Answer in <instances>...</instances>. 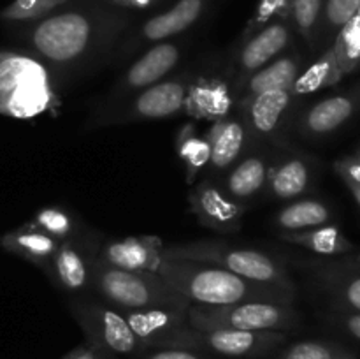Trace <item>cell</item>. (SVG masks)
<instances>
[{"label": "cell", "mask_w": 360, "mask_h": 359, "mask_svg": "<svg viewBox=\"0 0 360 359\" xmlns=\"http://www.w3.org/2000/svg\"><path fill=\"white\" fill-rule=\"evenodd\" d=\"M125 20L95 7H72L32 21L27 42L56 70L77 69L109 48Z\"/></svg>", "instance_id": "cell-1"}, {"label": "cell", "mask_w": 360, "mask_h": 359, "mask_svg": "<svg viewBox=\"0 0 360 359\" xmlns=\"http://www.w3.org/2000/svg\"><path fill=\"white\" fill-rule=\"evenodd\" d=\"M165 284L197 306H227L245 301L294 305L295 292L248 280L220 266L197 260L164 259L157 271Z\"/></svg>", "instance_id": "cell-2"}, {"label": "cell", "mask_w": 360, "mask_h": 359, "mask_svg": "<svg viewBox=\"0 0 360 359\" xmlns=\"http://www.w3.org/2000/svg\"><path fill=\"white\" fill-rule=\"evenodd\" d=\"M62 106L58 80L34 53L0 51V115L35 120L56 115Z\"/></svg>", "instance_id": "cell-3"}, {"label": "cell", "mask_w": 360, "mask_h": 359, "mask_svg": "<svg viewBox=\"0 0 360 359\" xmlns=\"http://www.w3.org/2000/svg\"><path fill=\"white\" fill-rule=\"evenodd\" d=\"M90 289L120 312L157 306L190 308V301L172 291L155 271H127L111 267L90 256Z\"/></svg>", "instance_id": "cell-4"}, {"label": "cell", "mask_w": 360, "mask_h": 359, "mask_svg": "<svg viewBox=\"0 0 360 359\" xmlns=\"http://www.w3.org/2000/svg\"><path fill=\"white\" fill-rule=\"evenodd\" d=\"M164 259H185L214 264L248 280L295 292L294 280L288 275L287 266L264 250L236 246L218 239L214 241L200 239V241L164 246Z\"/></svg>", "instance_id": "cell-5"}, {"label": "cell", "mask_w": 360, "mask_h": 359, "mask_svg": "<svg viewBox=\"0 0 360 359\" xmlns=\"http://www.w3.org/2000/svg\"><path fill=\"white\" fill-rule=\"evenodd\" d=\"M188 324L195 329H227L243 331H287L299 326V315L294 305L273 301H245L227 306L190 305Z\"/></svg>", "instance_id": "cell-6"}, {"label": "cell", "mask_w": 360, "mask_h": 359, "mask_svg": "<svg viewBox=\"0 0 360 359\" xmlns=\"http://www.w3.org/2000/svg\"><path fill=\"white\" fill-rule=\"evenodd\" d=\"M287 341V333L281 331H243L214 327L195 329L190 324L183 326L164 341L162 347L192 348L206 354L225 358H259L274 351Z\"/></svg>", "instance_id": "cell-7"}, {"label": "cell", "mask_w": 360, "mask_h": 359, "mask_svg": "<svg viewBox=\"0 0 360 359\" xmlns=\"http://www.w3.org/2000/svg\"><path fill=\"white\" fill-rule=\"evenodd\" d=\"M69 310L91 347L109 355L144 352L143 344L130 329L123 313L101 298H74L69 301Z\"/></svg>", "instance_id": "cell-8"}, {"label": "cell", "mask_w": 360, "mask_h": 359, "mask_svg": "<svg viewBox=\"0 0 360 359\" xmlns=\"http://www.w3.org/2000/svg\"><path fill=\"white\" fill-rule=\"evenodd\" d=\"M192 76L188 73L165 77L116 106L102 109L98 125H122V123L162 120L183 113L186 92Z\"/></svg>", "instance_id": "cell-9"}, {"label": "cell", "mask_w": 360, "mask_h": 359, "mask_svg": "<svg viewBox=\"0 0 360 359\" xmlns=\"http://www.w3.org/2000/svg\"><path fill=\"white\" fill-rule=\"evenodd\" d=\"M253 144L285 146V136L294 122V104L290 88L271 90L255 97L236 102Z\"/></svg>", "instance_id": "cell-10"}, {"label": "cell", "mask_w": 360, "mask_h": 359, "mask_svg": "<svg viewBox=\"0 0 360 359\" xmlns=\"http://www.w3.org/2000/svg\"><path fill=\"white\" fill-rule=\"evenodd\" d=\"M294 34L295 30L290 20H276L250 35L248 39H243L231 70L236 97L250 76L290 48Z\"/></svg>", "instance_id": "cell-11"}, {"label": "cell", "mask_w": 360, "mask_h": 359, "mask_svg": "<svg viewBox=\"0 0 360 359\" xmlns=\"http://www.w3.org/2000/svg\"><path fill=\"white\" fill-rule=\"evenodd\" d=\"M359 113L360 81L341 94L322 99L309 108H302L288 132L297 134L302 139H322L338 132Z\"/></svg>", "instance_id": "cell-12"}, {"label": "cell", "mask_w": 360, "mask_h": 359, "mask_svg": "<svg viewBox=\"0 0 360 359\" xmlns=\"http://www.w3.org/2000/svg\"><path fill=\"white\" fill-rule=\"evenodd\" d=\"M183 56V48L179 42L160 41L155 42L143 56L136 60L129 69L125 70L118 83L115 84L109 97L108 106L118 104L125 99L132 97L137 92L158 83V81L169 77V74L176 69ZM102 108V109H105Z\"/></svg>", "instance_id": "cell-13"}, {"label": "cell", "mask_w": 360, "mask_h": 359, "mask_svg": "<svg viewBox=\"0 0 360 359\" xmlns=\"http://www.w3.org/2000/svg\"><path fill=\"white\" fill-rule=\"evenodd\" d=\"M188 204L192 213L204 227L220 234H232L239 231L243 217L248 210V206L231 199L221 190L217 180L206 176L190 190Z\"/></svg>", "instance_id": "cell-14"}, {"label": "cell", "mask_w": 360, "mask_h": 359, "mask_svg": "<svg viewBox=\"0 0 360 359\" xmlns=\"http://www.w3.org/2000/svg\"><path fill=\"white\" fill-rule=\"evenodd\" d=\"M274 158L276 151L271 150L269 144H255L217 180L218 185L231 199L248 206L253 199L266 192Z\"/></svg>", "instance_id": "cell-15"}, {"label": "cell", "mask_w": 360, "mask_h": 359, "mask_svg": "<svg viewBox=\"0 0 360 359\" xmlns=\"http://www.w3.org/2000/svg\"><path fill=\"white\" fill-rule=\"evenodd\" d=\"M204 136L211 151L206 178L211 180H220L250 148L255 146L238 111L211 123Z\"/></svg>", "instance_id": "cell-16"}, {"label": "cell", "mask_w": 360, "mask_h": 359, "mask_svg": "<svg viewBox=\"0 0 360 359\" xmlns=\"http://www.w3.org/2000/svg\"><path fill=\"white\" fill-rule=\"evenodd\" d=\"M164 241L153 234L127 236V238L104 241L94 257L118 270L157 273L164 260Z\"/></svg>", "instance_id": "cell-17"}, {"label": "cell", "mask_w": 360, "mask_h": 359, "mask_svg": "<svg viewBox=\"0 0 360 359\" xmlns=\"http://www.w3.org/2000/svg\"><path fill=\"white\" fill-rule=\"evenodd\" d=\"M236 109L234 83L229 76H197L190 81L183 113L193 120L213 123L227 118Z\"/></svg>", "instance_id": "cell-18"}, {"label": "cell", "mask_w": 360, "mask_h": 359, "mask_svg": "<svg viewBox=\"0 0 360 359\" xmlns=\"http://www.w3.org/2000/svg\"><path fill=\"white\" fill-rule=\"evenodd\" d=\"M122 313L130 329L141 340L144 351L162 347L171 334L188 324V308L157 306V308L130 310Z\"/></svg>", "instance_id": "cell-19"}, {"label": "cell", "mask_w": 360, "mask_h": 359, "mask_svg": "<svg viewBox=\"0 0 360 359\" xmlns=\"http://www.w3.org/2000/svg\"><path fill=\"white\" fill-rule=\"evenodd\" d=\"M90 250H84L77 238L60 241L49 266L48 277L65 292H83L90 289Z\"/></svg>", "instance_id": "cell-20"}, {"label": "cell", "mask_w": 360, "mask_h": 359, "mask_svg": "<svg viewBox=\"0 0 360 359\" xmlns=\"http://www.w3.org/2000/svg\"><path fill=\"white\" fill-rule=\"evenodd\" d=\"M313 164L308 157L288 153L274 158L266 192L273 199L294 201L304 196L313 185Z\"/></svg>", "instance_id": "cell-21"}, {"label": "cell", "mask_w": 360, "mask_h": 359, "mask_svg": "<svg viewBox=\"0 0 360 359\" xmlns=\"http://www.w3.org/2000/svg\"><path fill=\"white\" fill-rule=\"evenodd\" d=\"M0 246L6 252L21 257V259L28 260L34 266L41 267L48 275L53 257H55L56 250L60 246V241L53 236L46 234L34 222L28 220L18 229H13V231L0 236Z\"/></svg>", "instance_id": "cell-22"}, {"label": "cell", "mask_w": 360, "mask_h": 359, "mask_svg": "<svg viewBox=\"0 0 360 359\" xmlns=\"http://www.w3.org/2000/svg\"><path fill=\"white\" fill-rule=\"evenodd\" d=\"M308 267L330 296L350 312L360 313V270L347 260H309Z\"/></svg>", "instance_id": "cell-23"}, {"label": "cell", "mask_w": 360, "mask_h": 359, "mask_svg": "<svg viewBox=\"0 0 360 359\" xmlns=\"http://www.w3.org/2000/svg\"><path fill=\"white\" fill-rule=\"evenodd\" d=\"M302 63H304V60H302L301 53L295 51V49L294 51L287 49V51L271 60L267 65H264L262 69L257 70L253 76L246 80L241 90L238 92L236 102L255 97V95L264 94V92L292 88L294 81L297 80V76L304 69Z\"/></svg>", "instance_id": "cell-24"}, {"label": "cell", "mask_w": 360, "mask_h": 359, "mask_svg": "<svg viewBox=\"0 0 360 359\" xmlns=\"http://www.w3.org/2000/svg\"><path fill=\"white\" fill-rule=\"evenodd\" d=\"M206 6L207 0H178L169 11L144 21L139 39L143 42H160L176 37L200 20Z\"/></svg>", "instance_id": "cell-25"}, {"label": "cell", "mask_w": 360, "mask_h": 359, "mask_svg": "<svg viewBox=\"0 0 360 359\" xmlns=\"http://www.w3.org/2000/svg\"><path fill=\"white\" fill-rule=\"evenodd\" d=\"M340 67H338L336 55H334L333 44L327 46L322 51V55L315 60L309 67L302 69L297 80L292 84V104H294V115L302 109V101L309 95L316 94V92L323 90V88L334 87L343 80ZM295 120V118H294Z\"/></svg>", "instance_id": "cell-26"}, {"label": "cell", "mask_w": 360, "mask_h": 359, "mask_svg": "<svg viewBox=\"0 0 360 359\" xmlns=\"http://www.w3.org/2000/svg\"><path fill=\"white\" fill-rule=\"evenodd\" d=\"M278 236H280L281 241L302 246V248L311 250V252L326 257L345 256V253H352L355 250V245L341 232V229L329 224L304 229V231L280 232Z\"/></svg>", "instance_id": "cell-27"}, {"label": "cell", "mask_w": 360, "mask_h": 359, "mask_svg": "<svg viewBox=\"0 0 360 359\" xmlns=\"http://www.w3.org/2000/svg\"><path fill=\"white\" fill-rule=\"evenodd\" d=\"M330 218L333 211L326 203L319 199H299L285 204L274 215V225L281 229V232L304 231L329 224Z\"/></svg>", "instance_id": "cell-28"}, {"label": "cell", "mask_w": 360, "mask_h": 359, "mask_svg": "<svg viewBox=\"0 0 360 359\" xmlns=\"http://www.w3.org/2000/svg\"><path fill=\"white\" fill-rule=\"evenodd\" d=\"M176 151H178L179 160L185 165L186 183L192 185L199 172L207 168L210 164V143L206 136L199 134L195 123H185L178 130L176 136Z\"/></svg>", "instance_id": "cell-29"}, {"label": "cell", "mask_w": 360, "mask_h": 359, "mask_svg": "<svg viewBox=\"0 0 360 359\" xmlns=\"http://www.w3.org/2000/svg\"><path fill=\"white\" fill-rule=\"evenodd\" d=\"M334 55L341 74L355 73L360 67V7L333 41Z\"/></svg>", "instance_id": "cell-30"}, {"label": "cell", "mask_w": 360, "mask_h": 359, "mask_svg": "<svg viewBox=\"0 0 360 359\" xmlns=\"http://www.w3.org/2000/svg\"><path fill=\"white\" fill-rule=\"evenodd\" d=\"M359 7L360 0H326L323 2L322 18H320L316 46L326 44V42L327 46L333 44L338 32L350 21V18L357 13Z\"/></svg>", "instance_id": "cell-31"}, {"label": "cell", "mask_w": 360, "mask_h": 359, "mask_svg": "<svg viewBox=\"0 0 360 359\" xmlns=\"http://www.w3.org/2000/svg\"><path fill=\"white\" fill-rule=\"evenodd\" d=\"M323 2L326 0H292L290 23L311 49L316 48Z\"/></svg>", "instance_id": "cell-32"}, {"label": "cell", "mask_w": 360, "mask_h": 359, "mask_svg": "<svg viewBox=\"0 0 360 359\" xmlns=\"http://www.w3.org/2000/svg\"><path fill=\"white\" fill-rule=\"evenodd\" d=\"M39 229L46 234L53 236L58 241L77 238V220L72 217L69 210L60 206H44L32 218Z\"/></svg>", "instance_id": "cell-33"}, {"label": "cell", "mask_w": 360, "mask_h": 359, "mask_svg": "<svg viewBox=\"0 0 360 359\" xmlns=\"http://www.w3.org/2000/svg\"><path fill=\"white\" fill-rule=\"evenodd\" d=\"M276 359H357V355L333 341L304 340L292 344Z\"/></svg>", "instance_id": "cell-34"}, {"label": "cell", "mask_w": 360, "mask_h": 359, "mask_svg": "<svg viewBox=\"0 0 360 359\" xmlns=\"http://www.w3.org/2000/svg\"><path fill=\"white\" fill-rule=\"evenodd\" d=\"M69 0H14L4 7L0 18L6 21H37L65 6Z\"/></svg>", "instance_id": "cell-35"}, {"label": "cell", "mask_w": 360, "mask_h": 359, "mask_svg": "<svg viewBox=\"0 0 360 359\" xmlns=\"http://www.w3.org/2000/svg\"><path fill=\"white\" fill-rule=\"evenodd\" d=\"M292 0H259L253 16L246 23L241 39H248L260 28L276 20H290Z\"/></svg>", "instance_id": "cell-36"}, {"label": "cell", "mask_w": 360, "mask_h": 359, "mask_svg": "<svg viewBox=\"0 0 360 359\" xmlns=\"http://www.w3.org/2000/svg\"><path fill=\"white\" fill-rule=\"evenodd\" d=\"M334 171L340 175L345 185H360V146L352 155L334 162Z\"/></svg>", "instance_id": "cell-37"}, {"label": "cell", "mask_w": 360, "mask_h": 359, "mask_svg": "<svg viewBox=\"0 0 360 359\" xmlns=\"http://www.w3.org/2000/svg\"><path fill=\"white\" fill-rule=\"evenodd\" d=\"M143 359H204V352L192 351V348L158 347L146 348L143 352Z\"/></svg>", "instance_id": "cell-38"}, {"label": "cell", "mask_w": 360, "mask_h": 359, "mask_svg": "<svg viewBox=\"0 0 360 359\" xmlns=\"http://www.w3.org/2000/svg\"><path fill=\"white\" fill-rule=\"evenodd\" d=\"M62 359H112V355L104 354V352L91 347V345H83V347L74 348L72 352H69V354Z\"/></svg>", "instance_id": "cell-39"}, {"label": "cell", "mask_w": 360, "mask_h": 359, "mask_svg": "<svg viewBox=\"0 0 360 359\" xmlns=\"http://www.w3.org/2000/svg\"><path fill=\"white\" fill-rule=\"evenodd\" d=\"M340 322L341 326L352 334V336L360 340V313H355V312L343 313V315L340 317Z\"/></svg>", "instance_id": "cell-40"}, {"label": "cell", "mask_w": 360, "mask_h": 359, "mask_svg": "<svg viewBox=\"0 0 360 359\" xmlns=\"http://www.w3.org/2000/svg\"><path fill=\"white\" fill-rule=\"evenodd\" d=\"M111 2L120 7H129V9H148L157 0H111Z\"/></svg>", "instance_id": "cell-41"}, {"label": "cell", "mask_w": 360, "mask_h": 359, "mask_svg": "<svg viewBox=\"0 0 360 359\" xmlns=\"http://www.w3.org/2000/svg\"><path fill=\"white\" fill-rule=\"evenodd\" d=\"M348 190L352 192V196H354V199L357 201V204L360 206V185H347Z\"/></svg>", "instance_id": "cell-42"}, {"label": "cell", "mask_w": 360, "mask_h": 359, "mask_svg": "<svg viewBox=\"0 0 360 359\" xmlns=\"http://www.w3.org/2000/svg\"><path fill=\"white\" fill-rule=\"evenodd\" d=\"M345 260H347V263H350L352 266L359 267V270H360V252L355 253V256L350 257V259H345Z\"/></svg>", "instance_id": "cell-43"}]
</instances>
